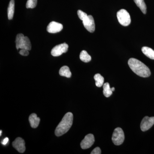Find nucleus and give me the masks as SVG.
Wrapping results in <instances>:
<instances>
[{
  "label": "nucleus",
  "instance_id": "f257e3e1",
  "mask_svg": "<svg viewBox=\"0 0 154 154\" xmlns=\"http://www.w3.org/2000/svg\"><path fill=\"white\" fill-rule=\"evenodd\" d=\"M130 68L134 72L139 76L147 78L151 75L149 69L146 65L136 59H130L128 61Z\"/></svg>",
  "mask_w": 154,
  "mask_h": 154
},
{
  "label": "nucleus",
  "instance_id": "f03ea898",
  "mask_svg": "<svg viewBox=\"0 0 154 154\" xmlns=\"http://www.w3.org/2000/svg\"><path fill=\"white\" fill-rule=\"evenodd\" d=\"M73 120V116L72 113L71 112L66 113L56 128V135L57 137L61 136L68 132L72 125Z\"/></svg>",
  "mask_w": 154,
  "mask_h": 154
},
{
  "label": "nucleus",
  "instance_id": "7ed1b4c3",
  "mask_svg": "<svg viewBox=\"0 0 154 154\" xmlns=\"http://www.w3.org/2000/svg\"><path fill=\"white\" fill-rule=\"evenodd\" d=\"M16 43L17 50L25 49L30 51L31 49V44L30 39L27 36H25L22 33H19L17 35Z\"/></svg>",
  "mask_w": 154,
  "mask_h": 154
},
{
  "label": "nucleus",
  "instance_id": "20e7f679",
  "mask_svg": "<svg viewBox=\"0 0 154 154\" xmlns=\"http://www.w3.org/2000/svg\"><path fill=\"white\" fill-rule=\"evenodd\" d=\"M117 18L119 23L124 26H127L131 22L129 13L124 9H122L117 13Z\"/></svg>",
  "mask_w": 154,
  "mask_h": 154
},
{
  "label": "nucleus",
  "instance_id": "39448f33",
  "mask_svg": "<svg viewBox=\"0 0 154 154\" xmlns=\"http://www.w3.org/2000/svg\"><path fill=\"white\" fill-rule=\"evenodd\" d=\"M125 139L123 131L120 128H117L113 131L112 140L115 145L119 146L123 143Z\"/></svg>",
  "mask_w": 154,
  "mask_h": 154
},
{
  "label": "nucleus",
  "instance_id": "423d86ee",
  "mask_svg": "<svg viewBox=\"0 0 154 154\" xmlns=\"http://www.w3.org/2000/svg\"><path fill=\"white\" fill-rule=\"evenodd\" d=\"M68 48V45L66 43L56 45L52 48L51 51V55L54 57L59 56L63 54L66 52Z\"/></svg>",
  "mask_w": 154,
  "mask_h": 154
},
{
  "label": "nucleus",
  "instance_id": "0eeeda50",
  "mask_svg": "<svg viewBox=\"0 0 154 154\" xmlns=\"http://www.w3.org/2000/svg\"><path fill=\"white\" fill-rule=\"evenodd\" d=\"M154 124V117L146 116L142 120L140 124L141 130L143 131L148 130Z\"/></svg>",
  "mask_w": 154,
  "mask_h": 154
},
{
  "label": "nucleus",
  "instance_id": "6e6552de",
  "mask_svg": "<svg viewBox=\"0 0 154 154\" xmlns=\"http://www.w3.org/2000/svg\"><path fill=\"white\" fill-rule=\"evenodd\" d=\"M84 27L91 33H93L95 30V24L94 18L91 15L88 16L85 20L83 21Z\"/></svg>",
  "mask_w": 154,
  "mask_h": 154
},
{
  "label": "nucleus",
  "instance_id": "1a4fd4ad",
  "mask_svg": "<svg viewBox=\"0 0 154 154\" xmlns=\"http://www.w3.org/2000/svg\"><path fill=\"white\" fill-rule=\"evenodd\" d=\"M95 142V138L93 134H88L85 137L81 143L82 148L85 149L90 148Z\"/></svg>",
  "mask_w": 154,
  "mask_h": 154
},
{
  "label": "nucleus",
  "instance_id": "9d476101",
  "mask_svg": "<svg viewBox=\"0 0 154 154\" xmlns=\"http://www.w3.org/2000/svg\"><path fill=\"white\" fill-rule=\"evenodd\" d=\"M63 26L60 23L51 22L47 26V30L48 33H55L60 32L62 30Z\"/></svg>",
  "mask_w": 154,
  "mask_h": 154
},
{
  "label": "nucleus",
  "instance_id": "9b49d317",
  "mask_svg": "<svg viewBox=\"0 0 154 154\" xmlns=\"http://www.w3.org/2000/svg\"><path fill=\"white\" fill-rule=\"evenodd\" d=\"M13 146L19 152L23 153L25 150V141L21 137H17L13 142Z\"/></svg>",
  "mask_w": 154,
  "mask_h": 154
},
{
  "label": "nucleus",
  "instance_id": "f8f14e48",
  "mask_svg": "<svg viewBox=\"0 0 154 154\" xmlns=\"http://www.w3.org/2000/svg\"><path fill=\"white\" fill-rule=\"evenodd\" d=\"M29 121L31 127L36 128L38 126L40 122V118L37 117V115L35 113H32L29 117Z\"/></svg>",
  "mask_w": 154,
  "mask_h": 154
},
{
  "label": "nucleus",
  "instance_id": "ddd939ff",
  "mask_svg": "<svg viewBox=\"0 0 154 154\" xmlns=\"http://www.w3.org/2000/svg\"><path fill=\"white\" fill-rule=\"evenodd\" d=\"M15 11V1L11 0L8 10V18L9 20L13 19Z\"/></svg>",
  "mask_w": 154,
  "mask_h": 154
},
{
  "label": "nucleus",
  "instance_id": "4468645a",
  "mask_svg": "<svg viewBox=\"0 0 154 154\" xmlns=\"http://www.w3.org/2000/svg\"><path fill=\"white\" fill-rule=\"evenodd\" d=\"M143 53L148 57L154 60V51L150 48L144 46L142 48Z\"/></svg>",
  "mask_w": 154,
  "mask_h": 154
},
{
  "label": "nucleus",
  "instance_id": "2eb2a0df",
  "mask_svg": "<svg viewBox=\"0 0 154 154\" xmlns=\"http://www.w3.org/2000/svg\"><path fill=\"white\" fill-rule=\"evenodd\" d=\"M59 74L62 76H64L69 78L71 77V72L67 66H63L61 68L59 71Z\"/></svg>",
  "mask_w": 154,
  "mask_h": 154
},
{
  "label": "nucleus",
  "instance_id": "dca6fc26",
  "mask_svg": "<svg viewBox=\"0 0 154 154\" xmlns=\"http://www.w3.org/2000/svg\"><path fill=\"white\" fill-rule=\"evenodd\" d=\"M134 1L143 14H146V6L144 0H134Z\"/></svg>",
  "mask_w": 154,
  "mask_h": 154
},
{
  "label": "nucleus",
  "instance_id": "f3484780",
  "mask_svg": "<svg viewBox=\"0 0 154 154\" xmlns=\"http://www.w3.org/2000/svg\"><path fill=\"white\" fill-rule=\"evenodd\" d=\"M96 81V85L98 88H100L104 84V78L100 74H96L94 76Z\"/></svg>",
  "mask_w": 154,
  "mask_h": 154
},
{
  "label": "nucleus",
  "instance_id": "a211bd4d",
  "mask_svg": "<svg viewBox=\"0 0 154 154\" xmlns=\"http://www.w3.org/2000/svg\"><path fill=\"white\" fill-rule=\"evenodd\" d=\"M112 90L110 88V85L108 83H106L103 85V94L106 97H110L112 94Z\"/></svg>",
  "mask_w": 154,
  "mask_h": 154
},
{
  "label": "nucleus",
  "instance_id": "6ab92c4d",
  "mask_svg": "<svg viewBox=\"0 0 154 154\" xmlns=\"http://www.w3.org/2000/svg\"><path fill=\"white\" fill-rule=\"evenodd\" d=\"M80 58L81 60L85 63H88L91 60V56L86 51H82L80 53Z\"/></svg>",
  "mask_w": 154,
  "mask_h": 154
},
{
  "label": "nucleus",
  "instance_id": "aec40b11",
  "mask_svg": "<svg viewBox=\"0 0 154 154\" xmlns=\"http://www.w3.org/2000/svg\"><path fill=\"white\" fill-rule=\"evenodd\" d=\"M37 0H28L26 3L27 8L33 9L35 8L37 5Z\"/></svg>",
  "mask_w": 154,
  "mask_h": 154
},
{
  "label": "nucleus",
  "instance_id": "412c9836",
  "mask_svg": "<svg viewBox=\"0 0 154 154\" xmlns=\"http://www.w3.org/2000/svg\"><path fill=\"white\" fill-rule=\"evenodd\" d=\"M77 13H78L79 18L82 21L83 20H85L88 16L87 14H86L85 12H83L82 11H81V10H79L78 12H77Z\"/></svg>",
  "mask_w": 154,
  "mask_h": 154
},
{
  "label": "nucleus",
  "instance_id": "4be33fe9",
  "mask_svg": "<svg viewBox=\"0 0 154 154\" xmlns=\"http://www.w3.org/2000/svg\"><path fill=\"white\" fill-rule=\"evenodd\" d=\"M19 53L21 55L24 56H27L29 54V51L25 49H21L19 51Z\"/></svg>",
  "mask_w": 154,
  "mask_h": 154
},
{
  "label": "nucleus",
  "instance_id": "5701e85b",
  "mask_svg": "<svg viewBox=\"0 0 154 154\" xmlns=\"http://www.w3.org/2000/svg\"><path fill=\"white\" fill-rule=\"evenodd\" d=\"M91 154H101V149L99 147H96L91 152Z\"/></svg>",
  "mask_w": 154,
  "mask_h": 154
},
{
  "label": "nucleus",
  "instance_id": "b1692460",
  "mask_svg": "<svg viewBox=\"0 0 154 154\" xmlns=\"http://www.w3.org/2000/svg\"><path fill=\"white\" fill-rule=\"evenodd\" d=\"M9 141L8 138L6 137L4 139V140L2 142V144L3 145H6L8 143Z\"/></svg>",
  "mask_w": 154,
  "mask_h": 154
},
{
  "label": "nucleus",
  "instance_id": "393cba45",
  "mask_svg": "<svg viewBox=\"0 0 154 154\" xmlns=\"http://www.w3.org/2000/svg\"><path fill=\"white\" fill-rule=\"evenodd\" d=\"M111 90H112V91H115V88H111Z\"/></svg>",
  "mask_w": 154,
  "mask_h": 154
},
{
  "label": "nucleus",
  "instance_id": "a878e982",
  "mask_svg": "<svg viewBox=\"0 0 154 154\" xmlns=\"http://www.w3.org/2000/svg\"><path fill=\"white\" fill-rule=\"evenodd\" d=\"M2 130H1V131H0V136L2 135Z\"/></svg>",
  "mask_w": 154,
  "mask_h": 154
}]
</instances>
